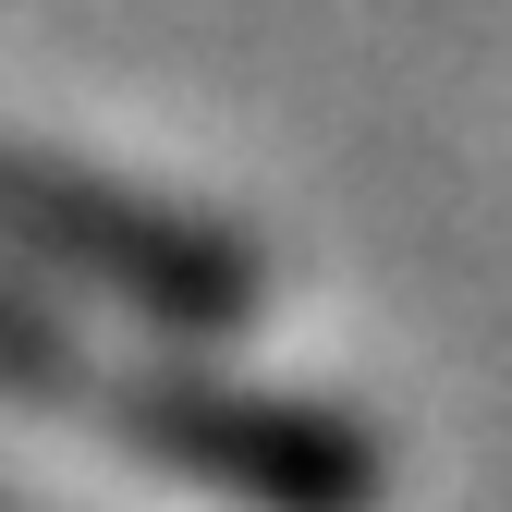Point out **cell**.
Returning <instances> with one entry per match:
<instances>
[{
  "label": "cell",
  "mask_w": 512,
  "mask_h": 512,
  "mask_svg": "<svg viewBox=\"0 0 512 512\" xmlns=\"http://www.w3.org/2000/svg\"><path fill=\"white\" fill-rule=\"evenodd\" d=\"M86 427L232 512H378L391 500V452H378L366 415L317 403V391H256V378L220 366V342L98 354Z\"/></svg>",
  "instance_id": "obj_1"
},
{
  "label": "cell",
  "mask_w": 512,
  "mask_h": 512,
  "mask_svg": "<svg viewBox=\"0 0 512 512\" xmlns=\"http://www.w3.org/2000/svg\"><path fill=\"white\" fill-rule=\"evenodd\" d=\"M0 256H25L61 293L122 305L147 342H244L269 317V256L244 232L147 196V183H110L61 147H25V135H0Z\"/></svg>",
  "instance_id": "obj_2"
},
{
  "label": "cell",
  "mask_w": 512,
  "mask_h": 512,
  "mask_svg": "<svg viewBox=\"0 0 512 512\" xmlns=\"http://www.w3.org/2000/svg\"><path fill=\"white\" fill-rule=\"evenodd\" d=\"M86 378H98V354L74 342V317L49 293H25V256H0V403L86 415Z\"/></svg>",
  "instance_id": "obj_3"
}]
</instances>
